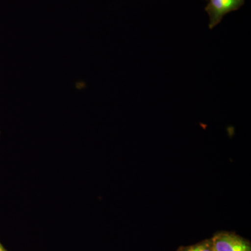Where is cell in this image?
Returning a JSON list of instances; mask_svg holds the SVG:
<instances>
[{"label":"cell","instance_id":"obj_4","mask_svg":"<svg viewBox=\"0 0 251 251\" xmlns=\"http://www.w3.org/2000/svg\"><path fill=\"white\" fill-rule=\"evenodd\" d=\"M0 251H7L4 247H3V246L1 245V244H0Z\"/></svg>","mask_w":251,"mask_h":251},{"label":"cell","instance_id":"obj_1","mask_svg":"<svg viewBox=\"0 0 251 251\" xmlns=\"http://www.w3.org/2000/svg\"><path fill=\"white\" fill-rule=\"evenodd\" d=\"M211 239L214 251H251L250 241L234 232L221 231Z\"/></svg>","mask_w":251,"mask_h":251},{"label":"cell","instance_id":"obj_3","mask_svg":"<svg viewBox=\"0 0 251 251\" xmlns=\"http://www.w3.org/2000/svg\"><path fill=\"white\" fill-rule=\"evenodd\" d=\"M176 251H214L212 239H205L193 245L180 247Z\"/></svg>","mask_w":251,"mask_h":251},{"label":"cell","instance_id":"obj_5","mask_svg":"<svg viewBox=\"0 0 251 251\" xmlns=\"http://www.w3.org/2000/svg\"><path fill=\"white\" fill-rule=\"evenodd\" d=\"M206 1H207V0H206Z\"/></svg>","mask_w":251,"mask_h":251},{"label":"cell","instance_id":"obj_2","mask_svg":"<svg viewBox=\"0 0 251 251\" xmlns=\"http://www.w3.org/2000/svg\"><path fill=\"white\" fill-rule=\"evenodd\" d=\"M205 7L209 18V27L212 29L222 21L224 16L237 11L245 3V0H207Z\"/></svg>","mask_w":251,"mask_h":251}]
</instances>
